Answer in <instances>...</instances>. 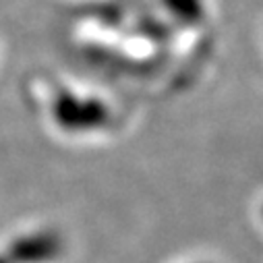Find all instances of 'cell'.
I'll list each match as a JSON object with an SVG mask.
<instances>
[{
  "label": "cell",
  "mask_w": 263,
  "mask_h": 263,
  "mask_svg": "<svg viewBox=\"0 0 263 263\" xmlns=\"http://www.w3.org/2000/svg\"><path fill=\"white\" fill-rule=\"evenodd\" d=\"M108 116V110L96 100H77L64 93L54 104V120L62 130H91L100 126Z\"/></svg>",
  "instance_id": "cell-1"
},
{
  "label": "cell",
  "mask_w": 263,
  "mask_h": 263,
  "mask_svg": "<svg viewBox=\"0 0 263 263\" xmlns=\"http://www.w3.org/2000/svg\"><path fill=\"white\" fill-rule=\"evenodd\" d=\"M166 7L170 11H174L176 15H182V17H197L201 13V7H199V0H164Z\"/></svg>",
  "instance_id": "cell-3"
},
{
  "label": "cell",
  "mask_w": 263,
  "mask_h": 263,
  "mask_svg": "<svg viewBox=\"0 0 263 263\" xmlns=\"http://www.w3.org/2000/svg\"><path fill=\"white\" fill-rule=\"evenodd\" d=\"M0 263H11V261H9V257H0Z\"/></svg>",
  "instance_id": "cell-4"
},
{
  "label": "cell",
  "mask_w": 263,
  "mask_h": 263,
  "mask_svg": "<svg viewBox=\"0 0 263 263\" xmlns=\"http://www.w3.org/2000/svg\"><path fill=\"white\" fill-rule=\"evenodd\" d=\"M60 251V240L52 232H33L21 236L11 255V263H48Z\"/></svg>",
  "instance_id": "cell-2"
}]
</instances>
